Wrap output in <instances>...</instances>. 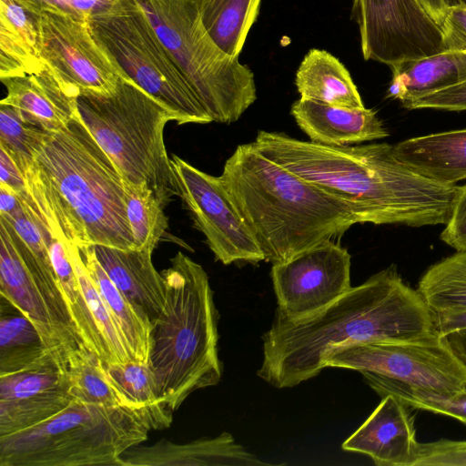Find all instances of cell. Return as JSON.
<instances>
[{
    "instance_id": "ac0fdd59",
    "label": "cell",
    "mask_w": 466,
    "mask_h": 466,
    "mask_svg": "<svg viewBox=\"0 0 466 466\" xmlns=\"http://www.w3.org/2000/svg\"><path fill=\"white\" fill-rule=\"evenodd\" d=\"M6 96L0 104L14 107L27 123L45 131H57L77 115L79 95L47 66L33 74L1 80Z\"/></svg>"
},
{
    "instance_id": "60d3db41",
    "label": "cell",
    "mask_w": 466,
    "mask_h": 466,
    "mask_svg": "<svg viewBox=\"0 0 466 466\" xmlns=\"http://www.w3.org/2000/svg\"><path fill=\"white\" fill-rule=\"evenodd\" d=\"M0 187L16 195H28L24 176L12 157L0 148Z\"/></svg>"
},
{
    "instance_id": "ba28073f",
    "label": "cell",
    "mask_w": 466,
    "mask_h": 466,
    "mask_svg": "<svg viewBox=\"0 0 466 466\" xmlns=\"http://www.w3.org/2000/svg\"><path fill=\"white\" fill-rule=\"evenodd\" d=\"M212 121H238L257 99L251 69L207 32L196 0H137Z\"/></svg>"
},
{
    "instance_id": "44dd1931",
    "label": "cell",
    "mask_w": 466,
    "mask_h": 466,
    "mask_svg": "<svg viewBox=\"0 0 466 466\" xmlns=\"http://www.w3.org/2000/svg\"><path fill=\"white\" fill-rule=\"evenodd\" d=\"M96 256L121 293L150 319L152 325L165 305L164 279L148 249L93 246Z\"/></svg>"
},
{
    "instance_id": "d6986e66",
    "label": "cell",
    "mask_w": 466,
    "mask_h": 466,
    "mask_svg": "<svg viewBox=\"0 0 466 466\" xmlns=\"http://www.w3.org/2000/svg\"><path fill=\"white\" fill-rule=\"evenodd\" d=\"M123 466H271L238 443L227 431L177 444L162 440L135 446L123 456Z\"/></svg>"
},
{
    "instance_id": "4dcf8cb0",
    "label": "cell",
    "mask_w": 466,
    "mask_h": 466,
    "mask_svg": "<svg viewBox=\"0 0 466 466\" xmlns=\"http://www.w3.org/2000/svg\"><path fill=\"white\" fill-rule=\"evenodd\" d=\"M67 376L74 400L134 410L110 380L103 360L89 350H79L73 355Z\"/></svg>"
},
{
    "instance_id": "7bdbcfd3",
    "label": "cell",
    "mask_w": 466,
    "mask_h": 466,
    "mask_svg": "<svg viewBox=\"0 0 466 466\" xmlns=\"http://www.w3.org/2000/svg\"><path fill=\"white\" fill-rule=\"evenodd\" d=\"M30 13L38 15L45 10H59L76 16L72 8L73 0H16ZM77 17V16H76Z\"/></svg>"
},
{
    "instance_id": "d6a6232c",
    "label": "cell",
    "mask_w": 466,
    "mask_h": 466,
    "mask_svg": "<svg viewBox=\"0 0 466 466\" xmlns=\"http://www.w3.org/2000/svg\"><path fill=\"white\" fill-rule=\"evenodd\" d=\"M66 246L82 292L101 334L108 356V364L125 363L133 360L116 322L110 314L86 269L80 248L72 244H66Z\"/></svg>"
},
{
    "instance_id": "8992f818",
    "label": "cell",
    "mask_w": 466,
    "mask_h": 466,
    "mask_svg": "<svg viewBox=\"0 0 466 466\" xmlns=\"http://www.w3.org/2000/svg\"><path fill=\"white\" fill-rule=\"evenodd\" d=\"M77 109L124 180L147 183L166 206L178 196L164 142L166 125L177 122L171 109L122 76L110 95H80Z\"/></svg>"
},
{
    "instance_id": "8d00e7d4",
    "label": "cell",
    "mask_w": 466,
    "mask_h": 466,
    "mask_svg": "<svg viewBox=\"0 0 466 466\" xmlns=\"http://www.w3.org/2000/svg\"><path fill=\"white\" fill-rule=\"evenodd\" d=\"M413 466H466V441L419 442Z\"/></svg>"
},
{
    "instance_id": "30bf717a",
    "label": "cell",
    "mask_w": 466,
    "mask_h": 466,
    "mask_svg": "<svg viewBox=\"0 0 466 466\" xmlns=\"http://www.w3.org/2000/svg\"><path fill=\"white\" fill-rule=\"evenodd\" d=\"M0 295L30 319L64 371L77 350H86L76 330L53 264L38 258L15 230L1 220Z\"/></svg>"
},
{
    "instance_id": "277c9868",
    "label": "cell",
    "mask_w": 466,
    "mask_h": 466,
    "mask_svg": "<svg viewBox=\"0 0 466 466\" xmlns=\"http://www.w3.org/2000/svg\"><path fill=\"white\" fill-rule=\"evenodd\" d=\"M219 177L265 260L272 264L360 223L348 203L268 159L252 142L237 147Z\"/></svg>"
},
{
    "instance_id": "7402d4cb",
    "label": "cell",
    "mask_w": 466,
    "mask_h": 466,
    "mask_svg": "<svg viewBox=\"0 0 466 466\" xmlns=\"http://www.w3.org/2000/svg\"><path fill=\"white\" fill-rule=\"evenodd\" d=\"M406 166L433 181L454 185L466 179V128L417 137L393 145Z\"/></svg>"
},
{
    "instance_id": "d4e9b609",
    "label": "cell",
    "mask_w": 466,
    "mask_h": 466,
    "mask_svg": "<svg viewBox=\"0 0 466 466\" xmlns=\"http://www.w3.org/2000/svg\"><path fill=\"white\" fill-rule=\"evenodd\" d=\"M49 364L58 365L35 327L14 303L0 295V376Z\"/></svg>"
},
{
    "instance_id": "5b68a950",
    "label": "cell",
    "mask_w": 466,
    "mask_h": 466,
    "mask_svg": "<svg viewBox=\"0 0 466 466\" xmlns=\"http://www.w3.org/2000/svg\"><path fill=\"white\" fill-rule=\"evenodd\" d=\"M165 305L152 325L148 364L173 413L194 391L217 385L218 312L203 267L178 251L161 272Z\"/></svg>"
},
{
    "instance_id": "f35d334b",
    "label": "cell",
    "mask_w": 466,
    "mask_h": 466,
    "mask_svg": "<svg viewBox=\"0 0 466 466\" xmlns=\"http://www.w3.org/2000/svg\"><path fill=\"white\" fill-rule=\"evenodd\" d=\"M441 238L457 251L466 250V185L459 187L455 201Z\"/></svg>"
},
{
    "instance_id": "1f68e13d",
    "label": "cell",
    "mask_w": 466,
    "mask_h": 466,
    "mask_svg": "<svg viewBox=\"0 0 466 466\" xmlns=\"http://www.w3.org/2000/svg\"><path fill=\"white\" fill-rule=\"evenodd\" d=\"M124 190L135 248L154 252L168 228L164 211L167 206L147 183L124 180Z\"/></svg>"
},
{
    "instance_id": "484cf974",
    "label": "cell",
    "mask_w": 466,
    "mask_h": 466,
    "mask_svg": "<svg viewBox=\"0 0 466 466\" xmlns=\"http://www.w3.org/2000/svg\"><path fill=\"white\" fill-rule=\"evenodd\" d=\"M86 269L110 314L116 322L131 359L148 364L152 323L115 286L99 263L93 246L80 248Z\"/></svg>"
},
{
    "instance_id": "3957f363",
    "label": "cell",
    "mask_w": 466,
    "mask_h": 466,
    "mask_svg": "<svg viewBox=\"0 0 466 466\" xmlns=\"http://www.w3.org/2000/svg\"><path fill=\"white\" fill-rule=\"evenodd\" d=\"M30 198L50 232L79 248H135L124 180L80 115L57 131H46L22 172Z\"/></svg>"
},
{
    "instance_id": "52a82bcc",
    "label": "cell",
    "mask_w": 466,
    "mask_h": 466,
    "mask_svg": "<svg viewBox=\"0 0 466 466\" xmlns=\"http://www.w3.org/2000/svg\"><path fill=\"white\" fill-rule=\"evenodd\" d=\"M150 431L137 410L73 400L48 420L0 437V466H123Z\"/></svg>"
},
{
    "instance_id": "b9f144b4",
    "label": "cell",
    "mask_w": 466,
    "mask_h": 466,
    "mask_svg": "<svg viewBox=\"0 0 466 466\" xmlns=\"http://www.w3.org/2000/svg\"><path fill=\"white\" fill-rule=\"evenodd\" d=\"M436 332L441 336L466 329V310L448 313H434Z\"/></svg>"
},
{
    "instance_id": "f1b7e54d",
    "label": "cell",
    "mask_w": 466,
    "mask_h": 466,
    "mask_svg": "<svg viewBox=\"0 0 466 466\" xmlns=\"http://www.w3.org/2000/svg\"><path fill=\"white\" fill-rule=\"evenodd\" d=\"M105 367L112 382L131 407L146 418L151 430H163L170 425L172 412L163 402L149 364L129 360Z\"/></svg>"
},
{
    "instance_id": "ee69618b",
    "label": "cell",
    "mask_w": 466,
    "mask_h": 466,
    "mask_svg": "<svg viewBox=\"0 0 466 466\" xmlns=\"http://www.w3.org/2000/svg\"><path fill=\"white\" fill-rule=\"evenodd\" d=\"M428 15L439 25L441 26L448 7L443 0H419Z\"/></svg>"
},
{
    "instance_id": "836d02e7",
    "label": "cell",
    "mask_w": 466,
    "mask_h": 466,
    "mask_svg": "<svg viewBox=\"0 0 466 466\" xmlns=\"http://www.w3.org/2000/svg\"><path fill=\"white\" fill-rule=\"evenodd\" d=\"M363 377L380 397L392 394L409 407L450 416L466 425V390L453 394H441L370 375Z\"/></svg>"
},
{
    "instance_id": "7a4b0ae2",
    "label": "cell",
    "mask_w": 466,
    "mask_h": 466,
    "mask_svg": "<svg viewBox=\"0 0 466 466\" xmlns=\"http://www.w3.org/2000/svg\"><path fill=\"white\" fill-rule=\"evenodd\" d=\"M252 143L268 159L348 203L360 223L446 224L459 188L414 171L388 143L326 146L264 130Z\"/></svg>"
},
{
    "instance_id": "cb8c5ba5",
    "label": "cell",
    "mask_w": 466,
    "mask_h": 466,
    "mask_svg": "<svg viewBox=\"0 0 466 466\" xmlns=\"http://www.w3.org/2000/svg\"><path fill=\"white\" fill-rule=\"evenodd\" d=\"M295 85L301 98L349 109L365 107L348 69L326 50L312 48L305 55Z\"/></svg>"
},
{
    "instance_id": "f546056e",
    "label": "cell",
    "mask_w": 466,
    "mask_h": 466,
    "mask_svg": "<svg viewBox=\"0 0 466 466\" xmlns=\"http://www.w3.org/2000/svg\"><path fill=\"white\" fill-rule=\"evenodd\" d=\"M417 290L434 313L466 310V250L431 265Z\"/></svg>"
},
{
    "instance_id": "e575fe53",
    "label": "cell",
    "mask_w": 466,
    "mask_h": 466,
    "mask_svg": "<svg viewBox=\"0 0 466 466\" xmlns=\"http://www.w3.org/2000/svg\"><path fill=\"white\" fill-rule=\"evenodd\" d=\"M44 66L37 44L19 29L0 22V79L33 74Z\"/></svg>"
},
{
    "instance_id": "83f0119b",
    "label": "cell",
    "mask_w": 466,
    "mask_h": 466,
    "mask_svg": "<svg viewBox=\"0 0 466 466\" xmlns=\"http://www.w3.org/2000/svg\"><path fill=\"white\" fill-rule=\"evenodd\" d=\"M201 21L216 45L238 58L256 22L261 0H196Z\"/></svg>"
},
{
    "instance_id": "ab89813d",
    "label": "cell",
    "mask_w": 466,
    "mask_h": 466,
    "mask_svg": "<svg viewBox=\"0 0 466 466\" xmlns=\"http://www.w3.org/2000/svg\"><path fill=\"white\" fill-rule=\"evenodd\" d=\"M441 28L442 32L441 52H466V6L449 7Z\"/></svg>"
},
{
    "instance_id": "5bb4252c",
    "label": "cell",
    "mask_w": 466,
    "mask_h": 466,
    "mask_svg": "<svg viewBox=\"0 0 466 466\" xmlns=\"http://www.w3.org/2000/svg\"><path fill=\"white\" fill-rule=\"evenodd\" d=\"M37 23L41 58L66 86L79 96L116 90L121 76L93 38L87 19L52 9L40 13Z\"/></svg>"
},
{
    "instance_id": "8fae6325",
    "label": "cell",
    "mask_w": 466,
    "mask_h": 466,
    "mask_svg": "<svg viewBox=\"0 0 466 466\" xmlns=\"http://www.w3.org/2000/svg\"><path fill=\"white\" fill-rule=\"evenodd\" d=\"M327 367L441 394L466 390V360L438 333L417 340L341 346L326 359Z\"/></svg>"
},
{
    "instance_id": "4316f807",
    "label": "cell",
    "mask_w": 466,
    "mask_h": 466,
    "mask_svg": "<svg viewBox=\"0 0 466 466\" xmlns=\"http://www.w3.org/2000/svg\"><path fill=\"white\" fill-rule=\"evenodd\" d=\"M37 223L48 248L61 292L83 345L105 364H108L101 334L82 292L66 244L56 238L42 219L38 218Z\"/></svg>"
},
{
    "instance_id": "603a6c76",
    "label": "cell",
    "mask_w": 466,
    "mask_h": 466,
    "mask_svg": "<svg viewBox=\"0 0 466 466\" xmlns=\"http://www.w3.org/2000/svg\"><path fill=\"white\" fill-rule=\"evenodd\" d=\"M391 69L388 97L402 106L427 94L466 81V52L441 51L403 62Z\"/></svg>"
},
{
    "instance_id": "ffe728a7",
    "label": "cell",
    "mask_w": 466,
    "mask_h": 466,
    "mask_svg": "<svg viewBox=\"0 0 466 466\" xmlns=\"http://www.w3.org/2000/svg\"><path fill=\"white\" fill-rule=\"evenodd\" d=\"M290 114L310 141L326 146H349L389 136L376 112L366 107L349 109L300 97L292 104Z\"/></svg>"
},
{
    "instance_id": "9c48e42d",
    "label": "cell",
    "mask_w": 466,
    "mask_h": 466,
    "mask_svg": "<svg viewBox=\"0 0 466 466\" xmlns=\"http://www.w3.org/2000/svg\"><path fill=\"white\" fill-rule=\"evenodd\" d=\"M87 21L120 76L171 109L178 125L212 122L137 0H113Z\"/></svg>"
},
{
    "instance_id": "bcb514c9",
    "label": "cell",
    "mask_w": 466,
    "mask_h": 466,
    "mask_svg": "<svg viewBox=\"0 0 466 466\" xmlns=\"http://www.w3.org/2000/svg\"><path fill=\"white\" fill-rule=\"evenodd\" d=\"M447 7L464 5L466 6V0H443Z\"/></svg>"
},
{
    "instance_id": "7c38bea8",
    "label": "cell",
    "mask_w": 466,
    "mask_h": 466,
    "mask_svg": "<svg viewBox=\"0 0 466 466\" xmlns=\"http://www.w3.org/2000/svg\"><path fill=\"white\" fill-rule=\"evenodd\" d=\"M171 164L178 197L216 260L224 265L265 260L220 177L201 171L176 155H172Z\"/></svg>"
},
{
    "instance_id": "9a60e30c",
    "label": "cell",
    "mask_w": 466,
    "mask_h": 466,
    "mask_svg": "<svg viewBox=\"0 0 466 466\" xmlns=\"http://www.w3.org/2000/svg\"><path fill=\"white\" fill-rule=\"evenodd\" d=\"M350 258L347 248L328 240L272 264L276 310L298 319L334 302L351 288Z\"/></svg>"
},
{
    "instance_id": "2e32d148",
    "label": "cell",
    "mask_w": 466,
    "mask_h": 466,
    "mask_svg": "<svg viewBox=\"0 0 466 466\" xmlns=\"http://www.w3.org/2000/svg\"><path fill=\"white\" fill-rule=\"evenodd\" d=\"M73 400L67 372L56 364L0 376V437L48 420Z\"/></svg>"
},
{
    "instance_id": "d590c367",
    "label": "cell",
    "mask_w": 466,
    "mask_h": 466,
    "mask_svg": "<svg viewBox=\"0 0 466 466\" xmlns=\"http://www.w3.org/2000/svg\"><path fill=\"white\" fill-rule=\"evenodd\" d=\"M45 132L25 121L14 107L0 104V148L12 157L21 172L32 161Z\"/></svg>"
},
{
    "instance_id": "6da1fadb",
    "label": "cell",
    "mask_w": 466,
    "mask_h": 466,
    "mask_svg": "<svg viewBox=\"0 0 466 466\" xmlns=\"http://www.w3.org/2000/svg\"><path fill=\"white\" fill-rule=\"evenodd\" d=\"M436 333L433 311L392 265L308 317L291 319L276 310L262 337L257 374L274 388H292L319 375L339 347L417 340Z\"/></svg>"
},
{
    "instance_id": "74e56055",
    "label": "cell",
    "mask_w": 466,
    "mask_h": 466,
    "mask_svg": "<svg viewBox=\"0 0 466 466\" xmlns=\"http://www.w3.org/2000/svg\"><path fill=\"white\" fill-rule=\"evenodd\" d=\"M407 109L431 108L447 111L466 110V81L416 98L404 106Z\"/></svg>"
},
{
    "instance_id": "4fadbf2b",
    "label": "cell",
    "mask_w": 466,
    "mask_h": 466,
    "mask_svg": "<svg viewBox=\"0 0 466 466\" xmlns=\"http://www.w3.org/2000/svg\"><path fill=\"white\" fill-rule=\"evenodd\" d=\"M364 60L390 68L441 52L442 32L419 0H353Z\"/></svg>"
},
{
    "instance_id": "f6af8a7d",
    "label": "cell",
    "mask_w": 466,
    "mask_h": 466,
    "mask_svg": "<svg viewBox=\"0 0 466 466\" xmlns=\"http://www.w3.org/2000/svg\"><path fill=\"white\" fill-rule=\"evenodd\" d=\"M452 346L466 360V329L451 332L446 336Z\"/></svg>"
},
{
    "instance_id": "e0dca14e",
    "label": "cell",
    "mask_w": 466,
    "mask_h": 466,
    "mask_svg": "<svg viewBox=\"0 0 466 466\" xmlns=\"http://www.w3.org/2000/svg\"><path fill=\"white\" fill-rule=\"evenodd\" d=\"M418 446L414 416L409 406L387 394L341 448L368 455L379 466H413Z\"/></svg>"
}]
</instances>
